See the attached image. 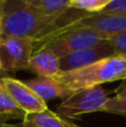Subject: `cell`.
Wrapping results in <instances>:
<instances>
[{
	"label": "cell",
	"mask_w": 126,
	"mask_h": 127,
	"mask_svg": "<svg viewBox=\"0 0 126 127\" xmlns=\"http://www.w3.org/2000/svg\"><path fill=\"white\" fill-rule=\"evenodd\" d=\"M36 42L32 39L19 37L0 38V60L2 71H17L29 69Z\"/></svg>",
	"instance_id": "5b68a950"
},
{
	"label": "cell",
	"mask_w": 126,
	"mask_h": 127,
	"mask_svg": "<svg viewBox=\"0 0 126 127\" xmlns=\"http://www.w3.org/2000/svg\"><path fill=\"white\" fill-rule=\"evenodd\" d=\"M38 77L54 78L60 72V58L46 48H38L29 62V69Z\"/></svg>",
	"instance_id": "9c48e42d"
},
{
	"label": "cell",
	"mask_w": 126,
	"mask_h": 127,
	"mask_svg": "<svg viewBox=\"0 0 126 127\" xmlns=\"http://www.w3.org/2000/svg\"><path fill=\"white\" fill-rule=\"evenodd\" d=\"M25 113L17 106L13 99L4 90L0 89V126L7 121L24 118Z\"/></svg>",
	"instance_id": "4fadbf2b"
},
{
	"label": "cell",
	"mask_w": 126,
	"mask_h": 127,
	"mask_svg": "<svg viewBox=\"0 0 126 127\" xmlns=\"http://www.w3.org/2000/svg\"><path fill=\"white\" fill-rule=\"evenodd\" d=\"M114 55H117L115 49L109 44L108 40H105L96 46L69 54L60 58V72L78 69Z\"/></svg>",
	"instance_id": "52a82bcc"
},
{
	"label": "cell",
	"mask_w": 126,
	"mask_h": 127,
	"mask_svg": "<svg viewBox=\"0 0 126 127\" xmlns=\"http://www.w3.org/2000/svg\"><path fill=\"white\" fill-rule=\"evenodd\" d=\"M2 20H3V18H2V10H1V4H0V30H1V27H2Z\"/></svg>",
	"instance_id": "d6986e66"
},
{
	"label": "cell",
	"mask_w": 126,
	"mask_h": 127,
	"mask_svg": "<svg viewBox=\"0 0 126 127\" xmlns=\"http://www.w3.org/2000/svg\"><path fill=\"white\" fill-rule=\"evenodd\" d=\"M0 4L3 18L0 38H27L36 44H41L88 15L70 8L63 17H46L29 6L26 0H0Z\"/></svg>",
	"instance_id": "6da1fadb"
},
{
	"label": "cell",
	"mask_w": 126,
	"mask_h": 127,
	"mask_svg": "<svg viewBox=\"0 0 126 127\" xmlns=\"http://www.w3.org/2000/svg\"><path fill=\"white\" fill-rule=\"evenodd\" d=\"M102 12L126 15V0H111Z\"/></svg>",
	"instance_id": "e0dca14e"
},
{
	"label": "cell",
	"mask_w": 126,
	"mask_h": 127,
	"mask_svg": "<svg viewBox=\"0 0 126 127\" xmlns=\"http://www.w3.org/2000/svg\"><path fill=\"white\" fill-rule=\"evenodd\" d=\"M109 1L111 0H70L69 7L88 15H96L102 12Z\"/></svg>",
	"instance_id": "5bb4252c"
},
{
	"label": "cell",
	"mask_w": 126,
	"mask_h": 127,
	"mask_svg": "<svg viewBox=\"0 0 126 127\" xmlns=\"http://www.w3.org/2000/svg\"><path fill=\"white\" fill-rule=\"evenodd\" d=\"M109 44L113 46L117 55H124L126 56V32L120 33V35L112 36L107 39Z\"/></svg>",
	"instance_id": "2e32d148"
},
{
	"label": "cell",
	"mask_w": 126,
	"mask_h": 127,
	"mask_svg": "<svg viewBox=\"0 0 126 127\" xmlns=\"http://www.w3.org/2000/svg\"><path fill=\"white\" fill-rule=\"evenodd\" d=\"M71 25L93 29L108 39L112 36L126 32V15L107 12L87 15Z\"/></svg>",
	"instance_id": "ba28073f"
},
{
	"label": "cell",
	"mask_w": 126,
	"mask_h": 127,
	"mask_svg": "<svg viewBox=\"0 0 126 127\" xmlns=\"http://www.w3.org/2000/svg\"><path fill=\"white\" fill-rule=\"evenodd\" d=\"M2 71V66H1V60H0V72Z\"/></svg>",
	"instance_id": "ffe728a7"
},
{
	"label": "cell",
	"mask_w": 126,
	"mask_h": 127,
	"mask_svg": "<svg viewBox=\"0 0 126 127\" xmlns=\"http://www.w3.org/2000/svg\"><path fill=\"white\" fill-rule=\"evenodd\" d=\"M108 99L109 97L102 86L86 88L64 99L56 113L63 118L79 119L83 115L103 112Z\"/></svg>",
	"instance_id": "277c9868"
},
{
	"label": "cell",
	"mask_w": 126,
	"mask_h": 127,
	"mask_svg": "<svg viewBox=\"0 0 126 127\" xmlns=\"http://www.w3.org/2000/svg\"><path fill=\"white\" fill-rule=\"evenodd\" d=\"M26 84L46 103L56 98L66 99L68 97L64 87L55 78L36 77V78L26 81Z\"/></svg>",
	"instance_id": "30bf717a"
},
{
	"label": "cell",
	"mask_w": 126,
	"mask_h": 127,
	"mask_svg": "<svg viewBox=\"0 0 126 127\" xmlns=\"http://www.w3.org/2000/svg\"><path fill=\"white\" fill-rule=\"evenodd\" d=\"M0 127H10L1 125ZM21 127H79L60 117L57 113L47 109L45 112L25 114Z\"/></svg>",
	"instance_id": "8fae6325"
},
{
	"label": "cell",
	"mask_w": 126,
	"mask_h": 127,
	"mask_svg": "<svg viewBox=\"0 0 126 127\" xmlns=\"http://www.w3.org/2000/svg\"><path fill=\"white\" fill-rule=\"evenodd\" d=\"M103 112L115 114L126 118V99H118L116 97L109 98Z\"/></svg>",
	"instance_id": "9a60e30c"
},
{
	"label": "cell",
	"mask_w": 126,
	"mask_h": 127,
	"mask_svg": "<svg viewBox=\"0 0 126 127\" xmlns=\"http://www.w3.org/2000/svg\"><path fill=\"white\" fill-rule=\"evenodd\" d=\"M54 78L64 87L68 96L86 88L124 80L126 79V56H111L78 69L59 72Z\"/></svg>",
	"instance_id": "7a4b0ae2"
},
{
	"label": "cell",
	"mask_w": 126,
	"mask_h": 127,
	"mask_svg": "<svg viewBox=\"0 0 126 127\" xmlns=\"http://www.w3.org/2000/svg\"><path fill=\"white\" fill-rule=\"evenodd\" d=\"M107 40V37L89 28L68 26L59 33L41 42L39 48H46L55 53L59 58L69 54L96 46Z\"/></svg>",
	"instance_id": "3957f363"
},
{
	"label": "cell",
	"mask_w": 126,
	"mask_h": 127,
	"mask_svg": "<svg viewBox=\"0 0 126 127\" xmlns=\"http://www.w3.org/2000/svg\"><path fill=\"white\" fill-rule=\"evenodd\" d=\"M0 89L4 90L25 113H39L48 109L44 101L26 83L13 77H0Z\"/></svg>",
	"instance_id": "8992f818"
},
{
	"label": "cell",
	"mask_w": 126,
	"mask_h": 127,
	"mask_svg": "<svg viewBox=\"0 0 126 127\" xmlns=\"http://www.w3.org/2000/svg\"><path fill=\"white\" fill-rule=\"evenodd\" d=\"M27 3L32 7L39 13L46 17L59 18L66 15L69 10L70 0H26Z\"/></svg>",
	"instance_id": "7c38bea8"
},
{
	"label": "cell",
	"mask_w": 126,
	"mask_h": 127,
	"mask_svg": "<svg viewBox=\"0 0 126 127\" xmlns=\"http://www.w3.org/2000/svg\"><path fill=\"white\" fill-rule=\"evenodd\" d=\"M114 93H115V96L114 97H116V98L126 99V79L123 80V83L116 88Z\"/></svg>",
	"instance_id": "ac0fdd59"
}]
</instances>
